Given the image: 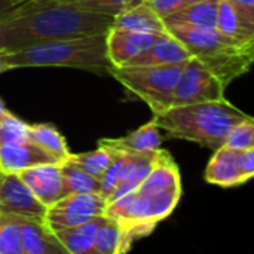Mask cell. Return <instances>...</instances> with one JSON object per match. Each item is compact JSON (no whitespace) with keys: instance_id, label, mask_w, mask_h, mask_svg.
<instances>
[{"instance_id":"7c38bea8","label":"cell","mask_w":254,"mask_h":254,"mask_svg":"<svg viewBox=\"0 0 254 254\" xmlns=\"http://www.w3.org/2000/svg\"><path fill=\"white\" fill-rule=\"evenodd\" d=\"M61 164H40L16 173L31 193L46 208L63 198Z\"/></svg>"},{"instance_id":"4316f807","label":"cell","mask_w":254,"mask_h":254,"mask_svg":"<svg viewBox=\"0 0 254 254\" xmlns=\"http://www.w3.org/2000/svg\"><path fill=\"white\" fill-rule=\"evenodd\" d=\"M156 152H149V153H127L125 152V159L124 165L121 170V180H138L141 182L149 173L153 165Z\"/></svg>"},{"instance_id":"4fadbf2b","label":"cell","mask_w":254,"mask_h":254,"mask_svg":"<svg viewBox=\"0 0 254 254\" xmlns=\"http://www.w3.org/2000/svg\"><path fill=\"white\" fill-rule=\"evenodd\" d=\"M40 164H61V161L28 138L0 146V170L3 173H18Z\"/></svg>"},{"instance_id":"83f0119b","label":"cell","mask_w":254,"mask_h":254,"mask_svg":"<svg viewBox=\"0 0 254 254\" xmlns=\"http://www.w3.org/2000/svg\"><path fill=\"white\" fill-rule=\"evenodd\" d=\"M70 1L82 9L115 18L116 15L137 6L143 0H70Z\"/></svg>"},{"instance_id":"8d00e7d4","label":"cell","mask_w":254,"mask_h":254,"mask_svg":"<svg viewBox=\"0 0 254 254\" xmlns=\"http://www.w3.org/2000/svg\"><path fill=\"white\" fill-rule=\"evenodd\" d=\"M7 70H10V67H9V65H7V63L4 61L3 54H0V74H1V73H4V71H7Z\"/></svg>"},{"instance_id":"f546056e","label":"cell","mask_w":254,"mask_h":254,"mask_svg":"<svg viewBox=\"0 0 254 254\" xmlns=\"http://www.w3.org/2000/svg\"><path fill=\"white\" fill-rule=\"evenodd\" d=\"M124 159H125V152H119L116 150L115 156L112 158L110 164L107 165L106 171L103 173L100 182H101V192L100 195L106 199H109V196L112 195V192L115 190L116 185L119 183V177H121V170L124 165Z\"/></svg>"},{"instance_id":"8992f818","label":"cell","mask_w":254,"mask_h":254,"mask_svg":"<svg viewBox=\"0 0 254 254\" xmlns=\"http://www.w3.org/2000/svg\"><path fill=\"white\" fill-rule=\"evenodd\" d=\"M186 63L113 67L110 76L115 77L127 91L143 100L155 116L164 113L173 106L174 88Z\"/></svg>"},{"instance_id":"d4e9b609","label":"cell","mask_w":254,"mask_h":254,"mask_svg":"<svg viewBox=\"0 0 254 254\" xmlns=\"http://www.w3.org/2000/svg\"><path fill=\"white\" fill-rule=\"evenodd\" d=\"M0 254H24L18 216L0 214Z\"/></svg>"},{"instance_id":"5b68a950","label":"cell","mask_w":254,"mask_h":254,"mask_svg":"<svg viewBox=\"0 0 254 254\" xmlns=\"http://www.w3.org/2000/svg\"><path fill=\"white\" fill-rule=\"evenodd\" d=\"M180 196L182 190H134L116 201L107 202L104 216L119 225L124 253L132 247L135 240L150 235L156 225L174 211Z\"/></svg>"},{"instance_id":"f1b7e54d","label":"cell","mask_w":254,"mask_h":254,"mask_svg":"<svg viewBox=\"0 0 254 254\" xmlns=\"http://www.w3.org/2000/svg\"><path fill=\"white\" fill-rule=\"evenodd\" d=\"M225 146L234 149H249L254 147V119L249 116L247 119L238 122L228 134Z\"/></svg>"},{"instance_id":"52a82bcc","label":"cell","mask_w":254,"mask_h":254,"mask_svg":"<svg viewBox=\"0 0 254 254\" xmlns=\"http://www.w3.org/2000/svg\"><path fill=\"white\" fill-rule=\"evenodd\" d=\"M226 86L201 61L192 57L183 67L173 94V106L225 100Z\"/></svg>"},{"instance_id":"1f68e13d","label":"cell","mask_w":254,"mask_h":254,"mask_svg":"<svg viewBox=\"0 0 254 254\" xmlns=\"http://www.w3.org/2000/svg\"><path fill=\"white\" fill-rule=\"evenodd\" d=\"M152 7L156 10V13L164 19L165 16L189 6L190 3L193 1H198V0H147Z\"/></svg>"},{"instance_id":"ac0fdd59","label":"cell","mask_w":254,"mask_h":254,"mask_svg":"<svg viewBox=\"0 0 254 254\" xmlns=\"http://www.w3.org/2000/svg\"><path fill=\"white\" fill-rule=\"evenodd\" d=\"M164 137L156 125L155 119L144 124L141 128L135 129L134 132L121 137V138H104L100 140L98 144L107 146L113 150L127 152V153H149L156 152L161 149Z\"/></svg>"},{"instance_id":"cb8c5ba5","label":"cell","mask_w":254,"mask_h":254,"mask_svg":"<svg viewBox=\"0 0 254 254\" xmlns=\"http://www.w3.org/2000/svg\"><path fill=\"white\" fill-rule=\"evenodd\" d=\"M116 150L98 144V147L92 152H86V153H68V156L65 158V161L77 165L79 168H82L85 173L101 179L103 173L106 171L107 165L110 164L112 158L115 156Z\"/></svg>"},{"instance_id":"603a6c76","label":"cell","mask_w":254,"mask_h":254,"mask_svg":"<svg viewBox=\"0 0 254 254\" xmlns=\"http://www.w3.org/2000/svg\"><path fill=\"white\" fill-rule=\"evenodd\" d=\"M63 176V196L79 195V193H100L101 182L100 179L85 173L77 165L64 161L61 164Z\"/></svg>"},{"instance_id":"30bf717a","label":"cell","mask_w":254,"mask_h":254,"mask_svg":"<svg viewBox=\"0 0 254 254\" xmlns=\"http://www.w3.org/2000/svg\"><path fill=\"white\" fill-rule=\"evenodd\" d=\"M0 214L43 220L46 207L31 193L16 173H3L0 182Z\"/></svg>"},{"instance_id":"3957f363","label":"cell","mask_w":254,"mask_h":254,"mask_svg":"<svg viewBox=\"0 0 254 254\" xmlns=\"http://www.w3.org/2000/svg\"><path fill=\"white\" fill-rule=\"evenodd\" d=\"M12 68L22 67H68L98 76H110L113 64L107 57L106 33L36 43L3 54Z\"/></svg>"},{"instance_id":"7a4b0ae2","label":"cell","mask_w":254,"mask_h":254,"mask_svg":"<svg viewBox=\"0 0 254 254\" xmlns=\"http://www.w3.org/2000/svg\"><path fill=\"white\" fill-rule=\"evenodd\" d=\"M249 115L231 101H207L186 106H171L153 119L168 138L198 143L202 147L217 149L225 144L229 131Z\"/></svg>"},{"instance_id":"d590c367","label":"cell","mask_w":254,"mask_h":254,"mask_svg":"<svg viewBox=\"0 0 254 254\" xmlns=\"http://www.w3.org/2000/svg\"><path fill=\"white\" fill-rule=\"evenodd\" d=\"M10 115V112L6 109V106H4V103L0 100V121H3L4 118H7Z\"/></svg>"},{"instance_id":"44dd1931","label":"cell","mask_w":254,"mask_h":254,"mask_svg":"<svg viewBox=\"0 0 254 254\" xmlns=\"http://www.w3.org/2000/svg\"><path fill=\"white\" fill-rule=\"evenodd\" d=\"M217 0H198L164 18L167 25H189L196 28H216Z\"/></svg>"},{"instance_id":"ba28073f","label":"cell","mask_w":254,"mask_h":254,"mask_svg":"<svg viewBox=\"0 0 254 254\" xmlns=\"http://www.w3.org/2000/svg\"><path fill=\"white\" fill-rule=\"evenodd\" d=\"M254 176V147L234 149L220 146L211 156L204 179L210 185L220 188L240 186Z\"/></svg>"},{"instance_id":"6da1fadb","label":"cell","mask_w":254,"mask_h":254,"mask_svg":"<svg viewBox=\"0 0 254 254\" xmlns=\"http://www.w3.org/2000/svg\"><path fill=\"white\" fill-rule=\"evenodd\" d=\"M113 16L95 13L70 0H25L0 19V54L36 43L107 33Z\"/></svg>"},{"instance_id":"836d02e7","label":"cell","mask_w":254,"mask_h":254,"mask_svg":"<svg viewBox=\"0 0 254 254\" xmlns=\"http://www.w3.org/2000/svg\"><path fill=\"white\" fill-rule=\"evenodd\" d=\"M238 10L254 24V0H232Z\"/></svg>"},{"instance_id":"ffe728a7","label":"cell","mask_w":254,"mask_h":254,"mask_svg":"<svg viewBox=\"0 0 254 254\" xmlns=\"http://www.w3.org/2000/svg\"><path fill=\"white\" fill-rule=\"evenodd\" d=\"M106 216H97L82 225L54 231L55 237L67 254H94V240L98 228L106 222Z\"/></svg>"},{"instance_id":"9a60e30c","label":"cell","mask_w":254,"mask_h":254,"mask_svg":"<svg viewBox=\"0 0 254 254\" xmlns=\"http://www.w3.org/2000/svg\"><path fill=\"white\" fill-rule=\"evenodd\" d=\"M137 190L140 192L182 190L180 170L174 162L173 156L167 150L164 149L156 150L150 173L141 180Z\"/></svg>"},{"instance_id":"277c9868","label":"cell","mask_w":254,"mask_h":254,"mask_svg":"<svg viewBox=\"0 0 254 254\" xmlns=\"http://www.w3.org/2000/svg\"><path fill=\"white\" fill-rule=\"evenodd\" d=\"M176 36L225 86L246 74L254 61V45H241L216 28H196L189 25H167Z\"/></svg>"},{"instance_id":"74e56055","label":"cell","mask_w":254,"mask_h":254,"mask_svg":"<svg viewBox=\"0 0 254 254\" xmlns=\"http://www.w3.org/2000/svg\"><path fill=\"white\" fill-rule=\"evenodd\" d=\"M1 179H3V171L0 170V182H1Z\"/></svg>"},{"instance_id":"8fae6325","label":"cell","mask_w":254,"mask_h":254,"mask_svg":"<svg viewBox=\"0 0 254 254\" xmlns=\"http://www.w3.org/2000/svg\"><path fill=\"white\" fill-rule=\"evenodd\" d=\"M158 34L144 31H131L109 28L106 33L107 57L113 67H124L131 60L144 54L156 40Z\"/></svg>"},{"instance_id":"5bb4252c","label":"cell","mask_w":254,"mask_h":254,"mask_svg":"<svg viewBox=\"0 0 254 254\" xmlns=\"http://www.w3.org/2000/svg\"><path fill=\"white\" fill-rule=\"evenodd\" d=\"M192 58L186 46L173 36L168 30L159 33L153 45L137 58L127 63L124 67L131 65H162V64H182Z\"/></svg>"},{"instance_id":"e575fe53","label":"cell","mask_w":254,"mask_h":254,"mask_svg":"<svg viewBox=\"0 0 254 254\" xmlns=\"http://www.w3.org/2000/svg\"><path fill=\"white\" fill-rule=\"evenodd\" d=\"M22 1H25V0H0V19H3L7 13H10Z\"/></svg>"},{"instance_id":"484cf974","label":"cell","mask_w":254,"mask_h":254,"mask_svg":"<svg viewBox=\"0 0 254 254\" xmlns=\"http://www.w3.org/2000/svg\"><path fill=\"white\" fill-rule=\"evenodd\" d=\"M122 249V231L119 225L106 219V222L98 228L94 240V254H121Z\"/></svg>"},{"instance_id":"2e32d148","label":"cell","mask_w":254,"mask_h":254,"mask_svg":"<svg viewBox=\"0 0 254 254\" xmlns=\"http://www.w3.org/2000/svg\"><path fill=\"white\" fill-rule=\"evenodd\" d=\"M19 222L24 254H67L45 220L19 217Z\"/></svg>"},{"instance_id":"7402d4cb","label":"cell","mask_w":254,"mask_h":254,"mask_svg":"<svg viewBox=\"0 0 254 254\" xmlns=\"http://www.w3.org/2000/svg\"><path fill=\"white\" fill-rule=\"evenodd\" d=\"M25 137L61 162H64L70 153L64 135L51 124H34V125L27 124Z\"/></svg>"},{"instance_id":"e0dca14e","label":"cell","mask_w":254,"mask_h":254,"mask_svg":"<svg viewBox=\"0 0 254 254\" xmlns=\"http://www.w3.org/2000/svg\"><path fill=\"white\" fill-rule=\"evenodd\" d=\"M216 30L241 45H254V24L238 10L232 0H217Z\"/></svg>"},{"instance_id":"d6a6232c","label":"cell","mask_w":254,"mask_h":254,"mask_svg":"<svg viewBox=\"0 0 254 254\" xmlns=\"http://www.w3.org/2000/svg\"><path fill=\"white\" fill-rule=\"evenodd\" d=\"M140 183L141 182H138V180H121L116 185V188L112 192V195L109 196L107 202L116 201V199H119V198H122V196H125V195H128V193H131L134 190H137V188L140 186Z\"/></svg>"},{"instance_id":"4dcf8cb0","label":"cell","mask_w":254,"mask_h":254,"mask_svg":"<svg viewBox=\"0 0 254 254\" xmlns=\"http://www.w3.org/2000/svg\"><path fill=\"white\" fill-rule=\"evenodd\" d=\"M25 129L27 124L10 113L7 118L0 121V146L27 138Z\"/></svg>"},{"instance_id":"d6986e66","label":"cell","mask_w":254,"mask_h":254,"mask_svg":"<svg viewBox=\"0 0 254 254\" xmlns=\"http://www.w3.org/2000/svg\"><path fill=\"white\" fill-rule=\"evenodd\" d=\"M110 28L131 30V31H144V33H164L167 27L164 19L156 13L152 4L147 0H143L137 6L116 15Z\"/></svg>"},{"instance_id":"9c48e42d","label":"cell","mask_w":254,"mask_h":254,"mask_svg":"<svg viewBox=\"0 0 254 254\" xmlns=\"http://www.w3.org/2000/svg\"><path fill=\"white\" fill-rule=\"evenodd\" d=\"M106 205L107 199L100 193L67 195L46 208L43 220L52 231L73 228L104 214Z\"/></svg>"}]
</instances>
